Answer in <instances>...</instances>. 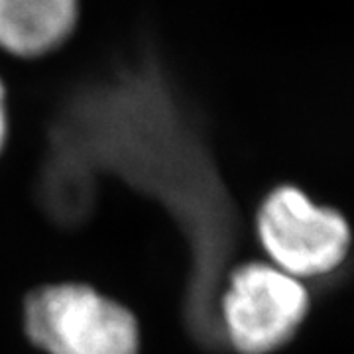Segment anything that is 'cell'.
Listing matches in <instances>:
<instances>
[{"instance_id": "obj_1", "label": "cell", "mask_w": 354, "mask_h": 354, "mask_svg": "<svg viewBox=\"0 0 354 354\" xmlns=\"http://www.w3.org/2000/svg\"><path fill=\"white\" fill-rule=\"evenodd\" d=\"M22 335L39 354H140L136 313L85 281H55L22 299Z\"/></svg>"}, {"instance_id": "obj_2", "label": "cell", "mask_w": 354, "mask_h": 354, "mask_svg": "<svg viewBox=\"0 0 354 354\" xmlns=\"http://www.w3.org/2000/svg\"><path fill=\"white\" fill-rule=\"evenodd\" d=\"M223 337L236 354H272L301 327L309 291L270 262H244L230 270L216 299Z\"/></svg>"}, {"instance_id": "obj_3", "label": "cell", "mask_w": 354, "mask_h": 354, "mask_svg": "<svg viewBox=\"0 0 354 354\" xmlns=\"http://www.w3.org/2000/svg\"><path fill=\"white\" fill-rule=\"evenodd\" d=\"M256 234L270 264L299 281L337 270L351 246L344 216L291 185L268 193L256 213Z\"/></svg>"}, {"instance_id": "obj_4", "label": "cell", "mask_w": 354, "mask_h": 354, "mask_svg": "<svg viewBox=\"0 0 354 354\" xmlns=\"http://www.w3.org/2000/svg\"><path fill=\"white\" fill-rule=\"evenodd\" d=\"M79 0H0V50L39 57L73 34Z\"/></svg>"}, {"instance_id": "obj_5", "label": "cell", "mask_w": 354, "mask_h": 354, "mask_svg": "<svg viewBox=\"0 0 354 354\" xmlns=\"http://www.w3.org/2000/svg\"><path fill=\"white\" fill-rule=\"evenodd\" d=\"M6 88L4 83L0 79V156L6 148V142H8V113H6Z\"/></svg>"}]
</instances>
